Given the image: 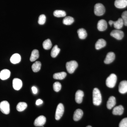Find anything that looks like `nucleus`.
<instances>
[{"label": "nucleus", "instance_id": "nucleus-15", "mask_svg": "<svg viewBox=\"0 0 127 127\" xmlns=\"http://www.w3.org/2000/svg\"><path fill=\"white\" fill-rule=\"evenodd\" d=\"M10 71L7 69H4L0 72V78L4 80L8 79L10 76Z\"/></svg>", "mask_w": 127, "mask_h": 127}, {"label": "nucleus", "instance_id": "nucleus-13", "mask_svg": "<svg viewBox=\"0 0 127 127\" xmlns=\"http://www.w3.org/2000/svg\"><path fill=\"white\" fill-rule=\"evenodd\" d=\"M119 91L121 94H125L127 92V81L121 82L119 86Z\"/></svg>", "mask_w": 127, "mask_h": 127}, {"label": "nucleus", "instance_id": "nucleus-17", "mask_svg": "<svg viewBox=\"0 0 127 127\" xmlns=\"http://www.w3.org/2000/svg\"><path fill=\"white\" fill-rule=\"evenodd\" d=\"M83 112L81 109H76L74 112L73 116V119L74 121H78L81 119L83 116Z\"/></svg>", "mask_w": 127, "mask_h": 127}, {"label": "nucleus", "instance_id": "nucleus-20", "mask_svg": "<svg viewBox=\"0 0 127 127\" xmlns=\"http://www.w3.org/2000/svg\"><path fill=\"white\" fill-rule=\"evenodd\" d=\"M113 25L114 27L116 30H119L122 28L123 26L124 25L123 21L122 18H119L117 21H113Z\"/></svg>", "mask_w": 127, "mask_h": 127}, {"label": "nucleus", "instance_id": "nucleus-2", "mask_svg": "<svg viewBox=\"0 0 127 127\" xmlns=\"http://www.w3.org/2000/svg\"><path fill=\"white\" fill-rule=\"evenodd\" d=\"M117 81V76L115 74L112 73L107 78L106 85L108 87L113 88L115 87Z\"/></svg>", "mask_w": 127, "mask_h": 127}, {"label": "nucleus", "instance_id": "nucleus-31", "mask_svg": "<svg viewBox=\"0 0 127 127\" xmlns=\"http://www.w3.org/2000/svg\"><path fill=\"white\" fill-rule=\"evenodd\" d=\"M62 88L61 84L59 82H57L53 84V88L56 92H59Z\"/></svg>", "mask_w": 127, "mask_h": 127}, {"label": "nucleus", "instance_id": "nucleus-32", "mask_svg": "<svg viewBox=\"0 0 127 127\" xmlns=\"http://www.w3.org/2000/svg\"><path fill=\"white\" fill-rule=\"evenodd\" d=\"M46 16L44 15H41L39 16L38 20V23L40 25H43L45 23Z\"/></svg>", "mask_w": 127, "mask_h": 127}, {"label": "nucleus", "instance_id": "nucleus-26", "mask_svg": "<svg viewBox=\"0 0 127 127\" xmlns=\"http://www.w3.org/2000/svg\"><path fill=\"white\" fill-rule=\"evenodd\" d=\"M60 48L58 47L57 45L54 46V47L53 48L51 52V56L52 58H56L59 54L60 51Z\"/></svg>", "mask_w": 127, "mask_h": 127}, {"label": "nucleus", "instance_id": "nucleus-37", "mask_svg": "<svg viewBox=\"0 0 127 127\" xmlns=\"http://www.w3.org/2000/svg\"><path fill=\"white\" fill-rule=\"evenodd\" d=\"M109 25L111 26L113 25V21L112 20L109 21Z\"/></svg>", "mask_w": 127, "mask_h": 127}, {"label": "nucleus", "instance_id": "nucleus-8", "mask_svg": "<svg viewBox=\"0 0 127 127\" xmlns=\"http://www.w3.org/2000/svg\"><path fill=\"white\" fill-rule=\"evenodd\" d=\"M46 122L45 116H40L36 119L34 122V125L36 127H43Z\"/></svg>", "mask_w": 127, "mask_h": 127}, {"label": "nucleus", "instance_id": "nucleus-14", "mask_svg": "<svg viewBox=\"0 0 127 127\" xmlns=\"http://www.w3.org/2000/svg\"><path fill=\"white\" fill-rule=\"evenodd\" d=\"M84 95V93L82 91L78 90L77 91L75 94V101L76 102L79 104L81 103Z\"/></svg>", "mask_w": 127, "mask_h": 127}, {"label": "nucleus", "instance_id": "nucleus-10", "mask_svg": "<svg viewBox=\"0 0 127 127\" xmlns=\"http://www.w3.org/2000/svg\"><path fill=\"white\" fill-rule=\"evenodd\" d=\"M13 88L16 91H18L21 88L22 86V82L21 79L18 78H14L12 81Z\"/></svg>", "mask_w": 127, "mask_h": 127}, {"label": "nucleus", "instance_id": "nucleus-30", "mask_svg": "<svg viewBox=\"0 0 127 127\" xmlns=\"http://www.w3.org/2000/svg\"><path fill=\"white\" fill-rule=\"evenodd\" d=\"M53 15L57 17H64L66 16V13L64 11L56 10L53 12Z\"/></svg>", "mask_w": 127, "mask_h": 127}, {"label": "nucleus", "instance_id": "nucleus-25", "mask_svg": "<svg viewBox=\"0 0 127 127\" xmlns=\"http://www.w3.org/2000/svg\"><path fill=\"white\" fill-rule=\"evenodd\" d=\"M41 66V64L40 62L37 61L32 64V69L34 72H37L40 70Z\"/></svg>", "mask_w": 127, "mask_h": 127}, {"label": "nucleus", "instance_id": "nucleus-19", "mask_svg": "<svg viewBox=\"0 0 127 127\" xmlns=\"http://www.w3.org/2000/svg\"><path fill=\"white\" fill-rule=\"evenodd\" d=\"M106 45V41L103 39H98L95 43V48L96 50H98L104 47Z\"/></svg>", "mask_w": 127, "mask_h": 127}, {"label": "nucleus", "instance_id": "nucleus-16", "mask_svg": "<svg viewBox=\"0 0 127 127\" xmlns=\"http://www.w3.org/2000/svg\"><path fill=\"white\" fill-rule=\"evenodd\" d=\"M116 98L113 96H111L109 97L107 102V107L108 109H111L116 104Z\"/></svg>", "mask_w": 127, "mask_h": 127}, {"label": "nucleus", "instance_id": "nucleus-21", "mask_svg": "<svg viewBox=\"0 0 127 127\" xmlns=\"http://www.w3.org/2000/svg\"><path fill=\"white\" fill-rule=\"evenodd\" d=\"M10 60L11 63L13 64H16L19 63L21 60L20 55L17 53H15L12 56Z\"/></svg>", "mask_w": 127, "mask_h": 127}, {"label": "nucleus", "instance_id": "nucleus-33", "mask_svg": "<svg viewBox=\"0 0 127 127\" xmlns=\"http://www.w3.org/2000/svg\"><path fill=\"white\" fill-rule=\"evenodd\" d=\"M122 18L123 21L124 25L127 26V11L123 12L122 15Z\"/></svg>", "mask_w": 127, "mask_h": 127}, {"label": "nucleus", "instance_id": "nucleus-23", "mask_svg": "<svg viewBox=\"0 0 127 127\" xmlns=\"http://www.w3.org/2000/svg\"><path fill=\"white\" fill-rule=\"evenodd\" d=\"M39 51L37 50H34L32 52L30 60L31 62H34L39 58Z\"/></svg>", "mask_w": 127, "mask_h": 127}, {"label": "nucleus", "instance_id": "nucleus-9", "mask_svg": "<svg viewBox=\"0 0 127 127\" xmlns=\"http://www.w3.org/2000/svg\"><path fill=\"white\" fill-rule=\"evenodd\" d=\"M98 30L100 31H103L106 30L107 28V24L105 20L102 19L99 21L97 23Z\"/></svg>", "mask_w": 127, "mask_h": 127}, {"label": "nucleus", "instance_id": "nucleus-18", "mask_svg": "<svg viewBox=\"0 0 127 127\" xmlns=\"http://www.w3.org/2000/svg\"><path fill=\"white\" fill-rule=\"evenodd\" d=\"M124 108L122 105L115 107L112 111L113 114L114 115H121L123 113Z\"/></svg>", "mask_w": 127, "mask_h": 127}, {"label": "nucleus", "instance_id": "nucleus-35", "mask_svg": "<svg viewBox=\"0 0 127 127\" xmlns=\"http://www.w3.org/2000/svg\"><path fill=\"white\" fill-rule=\"evenodd\" d=\"M32 92L34 94H36L37 93V89L36 87L33 86L32 87Z\"/></svg>", "mask_w": 127, "mask_h": 127}, {"label": "nucleus", "instance_id": "nucleus-5", "mask_svg": "<svg viewBox=\"0 0 127 127\" xmlns=\"http://www.w3.org/2000/svg\"><path fill=\"white\" fill-rule=\"evenodd\" d=\"M0 110L4 114H9L10 112V106L8 102L6 101L1 102L0 103Z\"/></svg>", "mask_w": 127, "mask_h": 127}, {"label": "nucleus", "instance_id": "nucleus-6", "mask_svg": "<svg viewBox=\"0 0 127 127\" xmlns=\"http://www.w3.org/2000/svg\"><path fill=\"white\" fill-rule=\"evenodd\" d=\"M64 108L63 104L61 103L58 104L55 114V119L56 120H59L63 115L64 113Z\"/></svg>", "mask_w": 127, "mask_h": 127}, {"label": "nucleus", "instance_id": "nucleus-29", "mask_svg": "<svg viewBox=\"0 0 127 127\" xmlns=\"http://www.w3.org/2000/svg\"><path fill=\"white\" fill-rule=\"evenodd\" d=\"M42 45L43 48L45 50H50L52 46V43L50 39H47L44 41Z\"/></svg>", "mask_w": 127, "mask_h": 127}, {"label": "nucleus", "instance_id": "nucleus-11", "mask_svg": "<svg viewBox=\"0 0 127 127\" xmlns=\"http://www.w3.org/2000/svg\"><path fill=\"white\" fill-rule=\"evenodd\" d=\"M114 5L116 7L123 9L127 6V0H116Z\"/></svg>", "mask_w": 127, "mask_h": 127}, {"label": "nucleus", "instance_id": "nucleus-36", "mask_svg": "<svg viewBox=\"0 0 127 127\" xmlns=\"http://www.w3.org/2000/svg\"><path fill=\"white\" fill-rule=\"evenodd\" d=\"M42 103H43V101L40 99H38V100H37L36 102V104L37 105H40V104H42Z\"/></svg>", "mask_w": 127, "mask_h": 127}, {"label": "nucleus", "instance_id": "nucleus-38", "mask_svg": "<svg viewBox=\"0 0 127 127\" xmlns=\"http://www.w3.org/2000/svg\"><path fill=\"white\" fill-rule=\"evenodd\" d=\"M92 127L91 126H89H89H88L87 127Z\"/></svg>", "mask_w": 127, "mask_h": 127}, {"label": "nucleus", "instance_id": "nucleus-24", "mask_svg": "<svg viewBox=\"0 0 127 127\" xmlns=\"http://www.w3.org/2000/svg\"><path fill=\"white\" fill-rule=\"evenodd\" d=\"M66 73L64 72L57 73L53 75V78L55 79L62 80L66 77Z\"/></svg>", "mask_w": 127, "mask_h": 127}, {"label": "nucleus", "instance_id": "nucleus-27", "mask_svg": "<svg viewBox=\"0 0 127 127\" xmlns=\"http://www.w3.org/2000/svg\"><path fill=\"white\" fill-rule=\"evenodd\" d=\"M27 107V104L26 103L20 102L17 104L16 109L19 112H22L25 110Z\"/></svg>", "mask_w": 127, "mask_h": 127}, {"label": "nucleus", "instance_id": "nucleus-22", "mask_svg": "<svg viewBox=\"0 0 127 127\" xmlns=\"http://www.w3.org/2000/svg\"><path fill=\"white\" fill-rule=\"evenodd\" d=\"M79 37L81 39H84L86 38L87 36V33L86 31L83 28H80L77 31Z\"/></svg>", "mask_w": 127, "mask_h": 127}, {"label": "nucleus", "instance_id": "nucleus-1", "mask_svg": "<svg viewBox=\"0 0 127 127\" xmlns=\"http://www.w3.org/2000/svg\"><path fill=\"white\" fill-rule=\"evenodd\" d=\"M93 103L95 106H99L102 102V96L101 93L98 89H94L93 94Z\"/></svg>", "mask_w": 127, "mask_h": 127}, {"label": "nucleus", "instance_id": "nucleus-28", "mask_svg": "<svg viewBox=\"0 0 127 127\" xmlns=\"http://www.w3.org/2000/svg\"><path fill=\"white\" fill-rule=\"evenodd\" d=\"M74 21V18L71 16L66 17L63 19V22L64 25H72Z\"/></svg>", "mask_w": 127, "mask_h": 127}, {"label": "nucleus", "instance_id": "nucleus-7", "mask_svg": "<svg viewBox=\"0 0 127 127\" xmlns=\"http://www.w3.org/2000/svg\"><path fill=\"white\" fill-rule=\"evenodd\" d=\"M110 35L117 40H122L124 37V33L122 31L116 30L112 31L110 33Z\"/></svg>", "mask_w": 127, "mask_h": 127}, {"label": "nucleus", "instance_id": "nucleus-4", "mask_svg": "<svg viewBox=\"0 0 127 127\" xmlns=\"http://www.w3.org/2000/svg\"><path fill=\"white\" fill-rule=\"evenodd\" d=\"M94 12L96 15L102 16L105 12V8L102 4L98 3L96 4L94 6Z\"/></svg>", "mask_w": 127, "mask_h": 127}, {"label": "nucleus", "instance_id": "nucleus-12", "mask_svg": "<svg viewBox=\"0 0 127 127\" xmlns=\"http://www.w3.org/2000/svg\"><path fill=\"white\" fill-rule=\"evenodd\" d=\"M115 58V55L114 53L109 52L107 53L106 58L104 60V63L106 64H109L112 63Z\"/></svg>", "mask_w": 127, "mask_h": 127}, {"label": "nucleus", "instance_id": "nucleus-34", "mask_svg": "<svg viewBox=\"0 0 127 127\" xmlns=\"http://www.w3.org/2000/svg\"><path fill=\"white\" fill-rule=\"evenodd\" d=\"M119 127H127V118L121 120L119 123Z\"/></svg>", "mask_w": 127, "mask_h": 127}, {"label": "nucleus", "instance_id": "nucleus-3", "mask_svg": "<svg viewBox=\"0 0 127 127\" xmlns=\"http://www.w3.org/2000/svg\"><path fill=\"white\" fill-rule=\"evenodd\" d=\"M78 64L76 61H72L67 62L66 64L67 70L69 73H72L77 68Z\"/></svg>", "mask_w": 127, "mask_h": 127}]
</instances>
